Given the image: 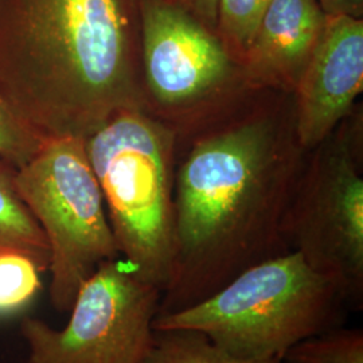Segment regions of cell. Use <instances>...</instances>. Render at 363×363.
<instances>
[{"label": "cell", "mask_w": 363, "mask_h": 363, "mask_svg": "<svg viewBox=\"0 0 363 363\" xmlns=\"http://www.w3.org/2000/svg\"><path fill=\"white\" fill-rule=\"evenodd\" d=\"M183 133L194 136L175 169V255L157 315L187 310L291 252L281 220L307 152L294 93L274 89L249 91Z\"/></svg>", "instance_id": "cell-1"}, {"label": "cell", "mask_w": 363, "mask_h": 363, "mask_svg": "<svg viewBox=\"0 0 363 363\" xmlns=\"http://www.w3.org/2000/svg\"><path fill=\"white\" fill-rule=\"evenodd\" d=\"M0 97L40 139L145 111L139 0H0Z\"/></svg>", "instance_id": "cell-2"}, {"label": "cell", "mask_w": 363, "mask_h": 363, "mask_svg": "<svg viewBox=\"0 0 363 363\" xmlns=\"http://www.w3.org/2000/svg\"><path fill=\"white\" fill-rule=\"evenodd\" d=\"M349 310L333 281L296 252H286L242 271L187 310L157 315L152 327L199 331L234 358L267 361L343 325Z\"/></svg>", "instance_id": "cell-3"}, {"label": "cell", "mask_w": 363, "mask_h": 363, "mask_svg": "<svg viewBox=\"0 0 363 363\" xmlns=\"http://www.w3.org/2000/svg\"><path fill=\"white\" fill-rule=\"evenodd\" d=\"M120 257L162 292L175 255L177 132L142 109L111 117L85 139Z\"/></svg>", "instance_id": "cell-4"}, {"label": "cell", "mask_w": 363, "mask_h": 363, "mask_svg": "<svg viewBox=\"0 0 363 363\" xmlns=\"http://www.w3.org/2000/svg\"><path fill=\"white\" fill-rule=\"evenodd\" d=\"M310 152L281 220V238L340 289L350 308L361 310L362 115L350 113Z\"/></svg>", "instance_id": "cell-5"}, {"label": "cell", "mask_w": 363, "mask_h": 363, "mask_svg": "<svg viewBox=\"0 0 363 363\" xmlns=\"http://www.w3.org/2000/svg\"><path fill=\"white\" fill-rule=\"evenodd\" d=\"M15 184L49 244L52 308L69 312L84 281L120 256L85 139H45Z\"/></svg>", "instance_id": "cell-6"}, {"label": "cell", "mask_w": 363, "mask_h": 363, "mask_svg": "<svg viewBox=\"0 0 363 363\" xmlns=\"http://www.w3.org/2000/svg\"><path fill=\"white\" fill-rule=\"evenodd\" d=\"M145 112L193 130L257 88L217 31L169 0H139Z\"/></svg>", "instance_id": "cell-7"}, {"label": "cell", "mask_w": 363, "mask_h": 363, "mask_svg": "<svg viewBox=\"0 0 363 363\" xmlns=\"http://www.w3.org/2000/svg\"><path fill=\"white\" fill-rule=\"evenodd\" d=\"M160 298L120 256L108 259L79 288L64 328L22 319L28 363H140L154 345Z\"/></svg>", "instance_id": "cell-8"}, {"label": "cell", "mask_w": 363, "mask_h": 363, "mask_svg": "<svg viewBox=\"0 0 363 363\" xmlns=\"http://www.w3.org/2000/svg\"><path fill=\"white\" fill-rule=\"evenodd\" d=\"M363 89V18L328 15L294 91L296 135L310 152L354 111Z\"/></svg>", "instance_id": "cell-9"}, {"label": "cell", "mask_w": 363, "mask_h": 363, "mask_svg": "<svg viewBox=\"0 0 363 363\" xmlns=\"http://www.w3.org/2000/svg\"><path fill=\"white\" fill-rule=\"evenodd\" d=\"M327 16L318 0H271L242 61L250 85L294 93Z\"/></svg>", "instance_id": "cell-10"}, {"label": "cell", "mask_w": 363, "mask_h": 363, "mask_svg": "<svg viewBox=\"0 0 363 363\" xmlns=\"http://www.w3.org/2000/svg\"><path fill=\"white\" fill-rule=\"evenodd\" d=\"M22 252L49 272L50 249L15 184V169L0 160V253Z\"/></svg>", "instance_id": "cell-11"}, {"label": "cell", "mask_w": 363, "mask_h": 363, "mask_svg": "<svg viewBox=\"0 0 363 363\" xmlns=\"http://www.w3.org/2000/svg\"><path fill=\"white\" fill-rule=\"evenodd\" d=\"M140 363H283L281 359L247 361L218 349L206 335L194 330L155 331L154 345Z\"/></svg>", "instance_id": "cell-12"}, {"label": "cell", "mask_w": 363, "mask_h": 363, "mask_svg": "<svg viewBox=\"0 0 363 363\" xmlns=\"http://www.w3.org/2000/svg\"><path fill=\"white\" fill-rule=\"evenodd\" d=\"M43 273L28 255L15 250L0 253V320L33 304L42 289Z\"/></svg>", "instance_id": "cell-13"}, {"label": "cell", "mask_w": 363, "mask_h": 363, "mask_svg": "<svg viewBox=\"0 0 363 363\" xmlns=\"http://www.w3.org/2000/svg\"><path fill=\"white\" fill-rule=\"evenodd\" d=\"M283 363H363L362 328L342 325L307 337L286 351Z\"/></svg>", "instance_id": "cell-14"}, {"label": "cell", "mask_w": 363, "mask_h": 363, "mask_svg": "<svg viewBox=\"0 0 363 363\" xmlns=\"http://www.w3.org/2000/svg\"><path fill=\"white\" fill-rule=\"evenodd\" d=\"M269 3L271 0H218L217 34L241 65Z\"/></svg>", "instance_id": "cell-15"}, {"label": "cell", "mask_w": 363, "mask_h": 363, "mask_svg": "<svg viewBox=\"0 0 363 363\" xmlns=\"http://www.w3.org/2000/svg\"><path fill=\"white\" fill-rule=\"evenodd\" d=\"M43 140L0 97V160L18 169L33 157Z\"/></svg>", "instance_id": "cell-16"}, {"label": "cell", "mask_w": 363, "mask_h": 363, "mask_svg": "<svg viewBox=\"0 0 363 363\" xmlns=\"http://www.w3.org/2000/svg\"><path fill=\"white\" fill-rule=\"evenodd\" d=\"M179 6L187 13L194 15L202 23L217 31V11L218 0H169Z\"/></svg>", "instance_id": "cell-17"}, {"label": "cell", "mask_w": 363, "mask_h": 363, "mask_svg": "<svg viewBox=\"0 0 363 363\" xmlns=\"http://www.w3.org/2000/svg\"><path fill=\"white\" fill-rule=\"evenodd\" d=\"M327 15L362 18L363 0H318Z\"/></svg>", "instance_id": "cell-18"}]
</instances>
